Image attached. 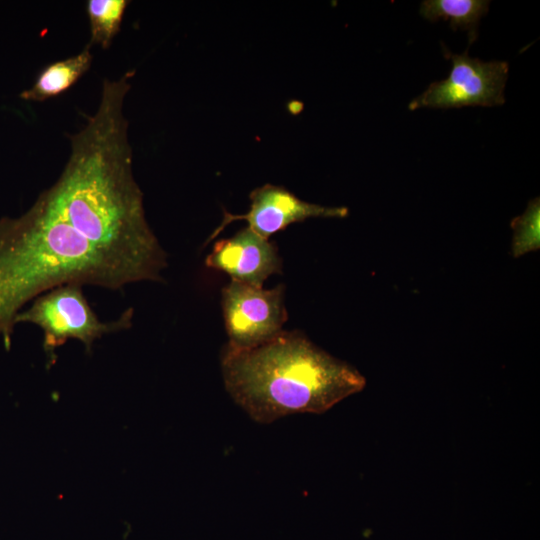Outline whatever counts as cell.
I'll return each mask as SVG.
<instances>
[{
	"instance_id": "2",
	"label": "cell",
	"mask_w": 540,
	"mask_h": 540,
	"mask_svg": "<svg viewBox=\"0 0 540 540\" xmlns=\"http://www.w3.org/2000/svg\"><path fill=\"white\" fill-rule=\"evenodd\" d=\"M224 386L255 422L271 424L294 414H323L361 392L365 377L298 331H282L247 350L224 347Z\"/></svg>"
},
{
	"instance_id": "5",
	"label": "cell",
	"mask_w": 540,
	"mask_h": 540,
	"mask_svg": "<svg viewBox=\"0 0 540 540\" xmlns=\"http://www.w3.org/2000/svg\"><path fill=\"white\" fill-rule=\"evenodd\" d=\"M284 285L272 289L231 280L222 289V311L228 335L226 348L247 350L258 347L283 331L287 320Z\"/></svg>"
},
{
	"instance_id": "8",
	"label": "cell",
	"mask_w": 540,
	"mask_h": 540,
	"mask_svg": "<svg viewBox=\"0 0 540 540\" xmlns=\"http://www.w3.org/2000/svg\"><path fill=\"white\" fill-rule=\"evenodd\" d=\"M90 48L88 43L78 54L45 66L32 86L21 92L20 98L42 102L69 90L90 69L93 60Z\"/></svg>"
},
{
	"instance_id": "6",
	"label": "cell",
	"mask_w": 540,
	"mask_h": 540,
	"mask_svg": "<svg viewBox=\"0 0 540 540\" xmlns=\"http://www.w3.org/2000/svg\"><path fill=\"white\" fill-rule=\"evenodd\" d=\"M249 197L251 204L248 212L236 215L225 211L222 222L206 243L217 237L228 224L236 220H245L248 228L269 239L274 233L308 218H344L349 214L347 207H326L309 203L301 200L288 189L273 184H265L254 189Z\"/></svg>"
},
{
	"instance_id": "4",
	"label": "cell",
	"mask_w": 540,
	"mask_h": 540,
	"mask_svg": "<svg viewBox=\"0 0 540 540\" xmlns=\"http://www.w3.org/2000/svg\"><path fill=\"white\" fill-rule=\"evenodd\" d=\"M443 55L452 63L449 76L432 82L408 105L419 108L451 109L464 106L493 107L505 103L504 90L509 73L506 61H482L472 58L468 49L452 53L442 44Z\"/></svg>"
},
{
	"instance_id": "9",
	"label": "cell",
	"mask_w": 540,
	"mask_h": 540,
	"mask_svg": "<svg viewBox=\"0 0 540 540\" xmlns=\"http://www.w3.org/2000/svg\"><path fill=\"white\" fill-rule=\"evenodd\" d=\"M487 0H425L420 5V14L431 22L449 21L453 30L468 32V46L478 37V26L489 10Z\"/></svg>"
},
{
	"instance_id": "7",
	"label": "cell",
	"mask_w": 540,
	"mask_h": 540,
	"mask_svg": "<svg viewBox=\"0 0 540 540\" xmlns=\"http://www.w3.org/2000/svg\"><path fill=\"white\" fill-rule=\"evenodd\" d=\"M205 264L225 272L233 281L254 287H263L270 275L282 272V260L275 243L248 227L231 238L217 241Z\"/></svg>"
},
{
	"instance_id": "1",
	"label": "cell",
	"mask_w": 540,
	"mask_h": 540,
	"mask_svg": "<svg viewBox=\"0 0 540 540\" xmlns=\"http://www.w3.org/2000/svg\"><path fill=\"white\" fill-rule=\"evenodd\" d=\"M166 267L139 200L65 167L27 212L0 219V339L8 348L17 314L55 287L117 290L161 281Z\"/></svg>"
},
{
	"instance_id": "11",
	"label": "cell",
	"mask_w": 540,
	"mask_h": 540,
	"mask_svg": "<svg viewBox=\"0 0 540 540\" xmlns=\"http://www.w3.org/2000/svg\"><path fill=\"white\" fill-rule=\"evenodd\" d=\"M512 255L517 258L540 247V198L531 199L523 214L511 220Z\"/></svg>"
},
{
	"instance_id": "3",
	"label": "cell",
	"mask_w": 540,
	"mask_h": 540,
	"mask_svg": "<svg viewBox=\"0 0 540 540\" xmlns=\"http://www.w3.org/2000/svg\"><path fill=\"white\" fill-rule=\"evenodd\" d=\"M133 312L129 308L116 320L101 321L84 296L82 286L65 284L33 299L27 309L17 314L15 325L38 326L47 351H53L70 339L80 341L89 350L96 339L131 327Z\"/></svg>"
},
{
	"instance_id": "10",
	"label": "cell",
	"mask_w": 540,
	"mask_h": 540,
	"mask_svg": "<svg viewBox=\"0 0 540 540\" xmlns=\"http://www.w3.org/2000/svg\"><path fill=\"white\" fill-rule=\"evenodd\" d=\"M127 0H88L86 12L90 25V45L107 49L121 28Z\"/></svg>"
}]
</instances>
